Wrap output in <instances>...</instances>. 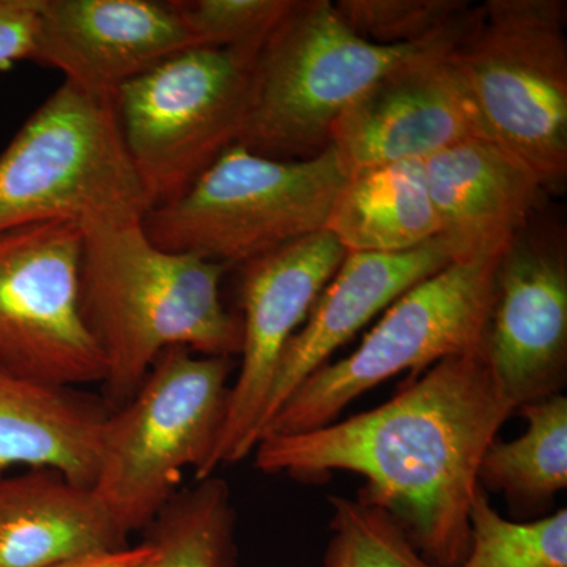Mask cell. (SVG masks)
Returning <instances> with one entry per match:
<instances>
[{
  "label": "cell",
  "mask_w": 567,
  "mask_h": 567,
  "mask_svg": "<svg viewBox=\"0 0 567 567\" xmlns=\"http://www.w3.org/2000/svg\"><path fill=\"white\" fill-rule=\"evenodd\" d=\"M514 413L481 350L439 361L385 404L341 423L264 436L254 462L295 480L363 476L361 502L386 511L432 566L461 567L481 461Z\"/></svg>",
  "instance_id": "cell-1"
},
{
  "label": "cell",
  "mask_w": 567,
  "mask_h": 567,
  "mask_svg": "<svg viewBox=\"0 0 567 567\" xmlns=\"http://www.w3.org/2000/svg\"><path fill=\"white\" fill-rule=\"evenodd\" d=\"M81 306L104 361V401L128 402L159 354L241 352L244 324L221 300L226 265L159 248L142 221L84 227Z\"/></svg>",
  "instance_id": "cell-2"
},
{
  "label": "cell",
  "mask_w": 567,
  "mask_h": 567,
  "mask_svg": "<svg viewBox=\"0 0 567 567\" xmlns=\"http://www.w3.org/2000/svg\"><path fill=\"white\" fill-rule=\"evenodd\" d=\"M566 24L565 0H487L446 55L483 136L547 192L567 177Z\"/></svg>",
  "instance_id": "cell-3"
},
{
  "label": "cell",
  "mask_w": 567,
  "mask_h": 567,
  "mask_svg": "<svg viewBox=\"0 0 567 567\" xmlns=\"http://www.w3.org/2000/svg\"><path fill=\"white\" fill-rule=\"evenodd\" d=\"M234 358L169 349L128 402L111 410L93 491L118 527L145 532L178 494L183 473L203 476L221 435Z\"/></svg>",
  "instance_id": "cell-4"
},
{
  "label": "cell",
  "mask_w": 567,
  "mask_h": 567,
  "mask_svg": "<svg viewBox=\"0 0 567 567\" xmlns=\"http://www.w3.org/2000/svg\"><path fill=\"white\" fill-rule=\"evenodd\" d=\"M333 145L305 159H278L235 144L177 199L142 219L159 248L226 265L327 229L349 181Z\"/></svg>",
  "instance_id": "cell-5"
},
{
  "label": "cell",
  "mask_w": 567,
  "mask_h": 567,
  "mask_svg": "<svg viewBox=\"0 0 567 567\" xmlns=\"http://www.w3.org/2000/svg\"><path fill=\"white\" fill-rule=\"evenodd\" d=\"M147 196L115 99L63 81L0 153V233L47 221H142Z\"/></svg>",
  "instance_id": "cell-6"
},
{
  "label": "cell",
  "mask_w": 567,
  "mask_h": 567,
  "mask_svg": "<svg viewBox=\"0 0 567 567\" xmlns=\"http://www.w3.org/2000/svg\"><path fill=\"white\" fill-rule=\"evenodd\" d=\"M466 24L432 43L380 47L350 31L331 0H295L260 48L238 144L268 158L319 155L330 145L336 121L372 84L420 52L456 39Z\"/></svg>",
  "instance_id": "cell-7"
},
{
  "label": "cell",
  "mask_w": 567,
  "mask_h": 567,
  "mask_svg": "<svg viewBox=\"0 0 567 567\" xmlns=\"http://www.w3.org/2000/svg\"><path fill=\"white\" fill-rule=\"evenodd\" d=\"M265 39L189 48L115 95L123 141L151 210L181 197L240 141Z\"/></svg>",
  "instance_id": "cell-8"
},
{
  "label": "cell",
  "mask_w": 567,
  "mask_h": 567,
  "mask_svg": "<svg viewBox=\"0 0 567 567\" xmlns=\"http://www.w3.org/2000/svg\"><path fill=\"white\" fill-rule=\"evenodd\" d=\"M499 256L456 260L406 290L354 352L320 365L295 388L262 439L323 427L354 399L402 372L415 377L445 358L484 350Z\"/></svg>",
  "instance_id": "cell-9"
},
{
  "label": "cell",
  "mask_w": 567,
  "mask_h": 567,
  "mask_svg": "<svg viewBox=\"0 0 567 567\" xmlns=\"http://www.w3.org/2000/svg\"><path fill=\"white\" fill-rule=\"evenodd\" d=\"M84 230L70 221L0 233V364L48 385L104 379V361L82 315Z\"/></svg>",
  "instance_id": "cell-10"
},
{
  "label": "cell",
  "mask_w": 567,
  "mask_h": 567,
  "mask_svg": "<svg viewBox=\"0 0 567 567\" xmlns=\"http://www.w3.org/2000/svg\"><path fill=\"white\" fill-rule=\"evenodd\" d=\"M347 249L330 230L298 238L241 264L244 344L230 385L226 420L203 476L254 453L262 436L265 406L284 349L308 319Z\"/></svg>",
  "instance_id": "cell-11"
},
{
  "label": "cell",
  "mask_w": 567,
  "mask_h": 567,
  "mask_svg": "<svg viewBox=\"0 0 567 567\" xmlns=\"http://www.w3.org/2000/svg\"><path fill=\"white\" fill-rule=\"evenodd\" d=\"M484 354L514 410L566 386V230L540 212L498 257Z\"/></svg>",
  "instance_id": "cell-12"
},
{
  "label": "cell",
  "mask_w": 567,
  "mask_h": 567,
  "mask_svg": "<svg viewBox=\"0 0 567 567\" xmlns=\"http://www.w3.org/2000/svg\"><path fill=\"white\" fill-rule=\"evenodd\" d=\"M461 35L388 71L342 112L330 145L349 175L382 164L425 162L457 142L484 137L446 61Z\"/></svg>",
  "instance_id": "cell-13"
},
{
  "label": "cell",
  "mask_w": 567,
  "mask_h": 567,
  "mask_svg": "<svg viewBox=\"0 0 567 567\" xmlns=\"http://www.w3.org/2000/svg\"><path fill=\"white\" fill-rule=\"evenodd\" d=\"M197 48L174 0H41L32 62L100 99Z\"/></svg>",
  "instance_id": "cell-14"
},
{
  "label": "cell",
  "mask_w": 567,
  "mask_h": 567,
  "mask_svg": "<svg viewBox=\"0 0 567 567\" xmlns=\"http://www.w3.org/2000/svg\"><path fill=\"white\" fill-rule=\"evenodd\" d=\"M424 167L454 262L499 256L543 212L548 193L532 169L486 137L443 148Z\"/></svg>",
  "instance_id": "cell-15"
},
{
  "label": "cell",
  "mask_w": 567,
  "mask_h": 567,
  "mask_svg": "<svg viewBox=\"0 0 567 567\" xmlns=\"http://www.w3.org/2000/svg\"><path fill=\"white\" fill-rule=\"evenodd\" d=\"M454 262L442 237L404 252H347L308 319L284 349L265 406L262 434L295 388L416 284ZM262 439V436H260Z\"/></svg>",
  "instance_id": "cell-16"
},
{
  "label": "cell",
  "mask_w": 567,
  "mask_h": 567,
  "mask_svg": "<svg viewBox=\"0 0 567 567\" xmlns=\"http://www.w3.org/2000/svg\"><path fill=\"white\" fill-rule=\"evenodd\" d=\"M128 547L92 486L50 468L0 475V567H59Z\"/></svg>",
  "instance_id": "cell-17"
},
{
  "label": "cell",
  "mask_w": 567,
  "mask_h": 567,
  "mask_svg": "<svg viewBox=\"0 0 567 567\" xmlns=\"http://www.w3.org/2000/svg\"><path fill=\"white\" fill-rule=\"evenodd\" d=\"M111 406L81 388L48 385L0 364V475L50 468L92 486Z\"/></svg>",
  "instance_id": "cell-18"
},
{
  "label": "cell",
  "mask_w": 567,
  "mask_h": 567,
  "mask_svg": "<svg viewBox=\"0 0 567 567\" xmlns=\"http://www.w3.org/2000/svg\"><path fill=\"white\" fill-rule=\"evenodd\" d=\"M327 230L347 252H404L440 237L424 162H399L350 174Z\"/></svg>",
  "instance_id": "cell-19"
},
{
  "label": "cell",
  "mask_w": 567,
  "mask_h": 567,
  "mask_svg": "<svg viewBox=\"0 0 567 567\" xmlns=\"http://www.w3.org/2000/svg\"><path fill=\"white\" fill-rule=\"evenodd\" d=\"M527 431L513 442L495 439L477 472V484L499 492L517 511H544L567 487V398L550 395L518 406Z\"/></svg>",
  "instance_id": "cell-20"
},
{
  "label": "cell",
  "mask_w": 567,
  "mask_h": 567,
  "mask_svg": "<svg viewBox=\"0 0 567 567\" xmlns=\"http://www.w3.org/2000/svg\"><path fill=\"white\" fill-rule=\"evenodd\" d=\"M183 488L145 529L147 557L133 567H235L238 547L230 488L221 477Z\"/></svg>",
  "instance_id": "cell-21"
},
{
  "label": "cell",
  "mask_w": 567,
  "mask_h": 567,
  "mask_svg": "<svg viewBox=\"0 0 567 567\" xmlns=\"http://www.w3.org/2000/svg\"><path fill=\"white\" fill-rule=\"evenodd\" d=\"M461 567H567V511L532 522L507 520L477 486L468 554Z\"/></svg>",
  "instance_id": "cell-22"
},
{
  "label": "cell",
  "mask_w": 567,
  "mask_h": 567,
  "mask_svg": "<svg viewBox=\"0 0 567 567\" xmlns=\"http://www.w3.org/2000/svg\"><path fill=\"white\" fill-rule=\"evenodd\" d=\"M339 18L360 39L380 47H406L446 39L472 17L465 0H338Z\"/></svg>",
  "instance_id": "cell-23"
},
{
  "label": "cell",
  "mask_w": 567,
  "mask_h": 567,
  "mask_svg": "<svg viewBox=\"0 0 567 567\" xmlns=\"http://www.w3.org/2000/svg\"><path fill=\"white\" fill-rule=\"evenodd\" d=\"M328 503L331 536L323 567H435L386 511L344 496H328Z\"/></svg>",
  "instance_id": "cell-24"
},
{
  "label": "cell",
  "mask_w": 567,
  "mask_h": 567,
  "mask_svg": "<svg viewBox=\"0 0 567 567\" xmlns=\"http://www.w3.org/2000/svg\"><path fill=\"white\" fill-rule=\"evenodd\" d=\"M196 47L233 48L264 40L295 0H174Z\"/></svg>",
  "instance_id": "cell-25"
},
{
  "label": "cell",
  "mask_w": 567,
  "mask_h": 567,
  "mask_svg": "<svg viewBox=\"0 0 567 567\" xmlns=\"http://www.w3.org/2000/svg\"><path fill=\"white\" fill-rule=\"evenodd\" d=\"M41 0H0V71L32 61Z\"/></svg>",
  "instance_id": "cell-26"
},
{
  "label": "cell",
  "mask_w": 567,
  "mask_h": 567,
  "mask_svg": "<svg viewBox=\"0 0 567 567\" xmlns=\"http://www.w3.org/2000/svg\"><path fill=\"white\" fill-rule=\"evenodd\" d=\"M151 547L142 543L136 547H128L117 554L100 555V557H91L78 559V561L69 563L59 567H133L147 557Z\"/></svg>",
  "instance_id": "cell-27"
}]
</instances>
